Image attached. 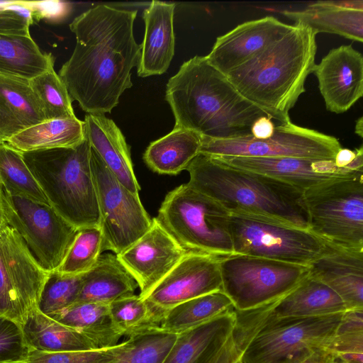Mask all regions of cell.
<instances>
[{
	"mask_svg": "<svg viewBox=\"0 0 363 363\" xmlns=\"http://www.w3.org/2000/svg\"><path fill=\"white\" fill-rule=\"evenodd\" d=\"M315 4L321 6L332 7L342 9H352L363 11L362 0L350 1H319L313 2Z\"/></svg>",
	"mask_w": 363,
	"mask_h": 363,
	"instance_id": "7dc6e473",
	"label": "cell"
},
{
	"mask_svg": "<svg viewBox=\"0 0 363 363\" xmlns=\"http://www.w3.org/2000/svg\"><path fill=\"white\" fill-rule=\"evenodd\" d=\"M0 179L3 190L8 194L49 204L22 153L7 143L0 144Z\"/></svg>",
	"mask_w": 363,
	"mask_h": 363,
	"instance_id": "e575fe53",
	"label": "cell"
},
{
	"mask_svg": "<svg viewBox=\"0 0 363 363\" xmlns=\"http://www.w3.org/2000/svg\"><path fill=\"white\" fill-rule=\"evenodd\" d=\"M313 72L332 113L346 112L363 96V57L351 45L330 50Z\"/></svg>",
	"mask_w": 363,
	"mask_h": 363,
	"instance_id": "d6986e66",
	"label": "cell"
},
{
	"mask_svg": "<svg viewBox=\"0 0 363 363\" xmlns=\"http://www.w3.org/2000/svg\"><path fill=\"white\" fill-rule=\"evenodd\" d=\"M165 99L175 126L202 136L230 139L252 135L253 123L269 112L243 96L206 56L184 62L166 86Z\"/></svg>",
	"mask_w": 363,
	"mask_h": 363,
	"instance_id": "7a4b0ae2",
	"label": "cell"
},
{
	"mask_svg": "<svg viewBox=\"0 0 363 363\" xmlns=\"http://www.w3.org/2000/svg\"><path fill=\"white\" fill-rule=\"evenodd\" d=\"M86 135L89 144L107 168L128 189L139 194L130 147L114 121L104 114H89L84 117Z\"/></svg>",
	"mask_w": 363,
	"mask_h": 363,
	"instance_id": "603a6c76",
	"label": "cell"
},
{
	"mask_svg": "<svg viewBox=\"0 0 363 363\" xmlns=\"http://www.w3.org/2000/svg\"><path fill=\"white\" fill-rule=\"evenodd\" d=\"M127 340L108 348L48 352L30 348L24 363H111L124 350Z\"/></svg>",
	"mask_w": 363,
	"mask_h": 363,
	"instance_id": "60d3db41",
	"label": "cell"
},
{
	"mask_svg": "<svg viewBox=\"0 0 363 363\" xmlns=\"http://www.w3.org/2000/svg\"><path fill=\"white\" fill-rule=\"evenodd\" d=\"M82 274H63L57 270L50 272L40 296L38 309L49 315L75 303L82 287Z\"/></svg>",
	"mask_w": 363,
	"mask_h": 363,
	"instance_id": "ab89813d",
	"label": "cell"
},
{
	"mask_svg": "<svg viewBox=\"0 0 363 363\" xmlns=\"http://www.w3.org/2000/svg\"><path fill=\"white\" fill-rule=\"evenodd\" d=\"M340 148L336 138L289 121L275 125L273 135L266 139H257L252 135L230 139L202 136L200 153L213 157L334 160Z\"/></svg>",
	"mask_w": 363,
	"mask_h": 363,
	"instance_id": "4fadbf2b",
	"label": "cell"
},
{
	"mask_svg": "<svg viewBox=\"0 0 363 363\" xmlns=\"http://www.w3.org/2000/svg\"><path fill=\"white\" fill-rule=\"evenodd\" d=\"M137 13L99 4L69 24L76 45L58 75L72 101L89 114L111 113L133 86L131 69L141 54L133 34Z\"/></svg>",
	"mask_w": 363,
	"mask_h": 363,
	"instance_id": "6da1fadb",
	"label": "cell"
},
{
	"mask_svg": "<svg viewBox=\"0 0 363 363\" xmlns=\"http://www.w3.org/2000/svg\"><path fill=\"white\" fill-rule=\"evenodd\" d=\"M29 350L22 326L0 315V363H24Z\"/></svg>",
	"mask_w": 363,
	"mask_h": 363,
	"instance_id": "b9f144b4",
	"label": "cell"
},
{
	"mask_svg": "<svg viewBox=\"0 0 363 363\" xmlns=\"http://www.w3.org/2000/svg\"><path fill=\"white\" fill-rule=\"evenodd\" d=\"M222 290L237 311L267 304L294 289L309 267L233 253L220 260Z\"/></svg>",
	"mask_w": 363,
	"mask_h": 363,
	"instance_id": "9c48e42d",
	"label": "cell"
},
{
	"mask_svg": "<svg viewBox=\"0 0 363 363\" xmlns=\"http://www.w3.org/2000/svg\"><path fill=\"white\" fill-rule=\"evenodd\" d=\"M326 363H346L339 358L330 354Z\"/></svg>",
	"mask_w": 363,
	"mask_h": 363,
	"instance_id": "f907efd6",
	"label": "cell"
},
{
	"mask_svg": "<svg viewBox=\"0 0 363 363\" xmlns=\"http://www.w3.org/2000/svg\"><path fill=\"white\" fill-rule=\"evenodd\" d=\"M325 242V252L308 265L309 274L334 291L348 310L363 309V250Z\"/></svg>",
	"mask_w": 363,
	"mask_h": 363,
	"instance_id": "44dd1931",
	"label": "cell"
},
{
	"mask_svg": "<svg viewBox=\"0 0 363 363\" xmlns=\"http://www.w3.org/2000/svg\"><path fill=\"white\" fill-rule=\"evenodd\" d=\"M187 183L229 213L248 214L308 230L303 192L272 177L229 167L200 153L186 168Z\"/></svg>",
	"mask_w": 363,
	"mask_h": 363,
	"instance_id": "277c9868",
	"label": "cell"
},
{
	"mask_svg": "<svg viewBox=\"0 0 363 363\" xmlns=\"http://www.w3.org/2000/svg\"><path fill=\"white\" fill-rule=\"evenodd\" d=\"M91 166L100 212L102 250L118 255L150 229L152 219L139 194L123 186L91 147Z\"/></svg>",
	"mask_w": 363,
	"mask_h": 363,
	"instance_id": "7c38bea8",
	"label": "cell"
},
{
	"mask_svg": "<svg viewBox=\"0 0 363 363\" xmlns=\"http://www.w3.org/2000/svg\"><path fill=\"white\" fill-rule=\"evenodd\" d=\"M2 188H3V186H2V184H1V179H0V189H1Z\"/></svg>",
	"mask_w": 363,
	"mask_h": 363,
	"instance_id": "816d5d0a",
	"label": "cell"
},
{
	"mask_svg": "<svg viewBox=\"0 0 363 363\" xmlns=\"http://www.w3.org/2000/svg\"><path fill=\"white\" fill-rule=\"evenodd\" d=\"M282 13L296 23H302L316 34L328 33L350 40L363 41V11L321 6L314 3L301 10H284Z\"/></svg>",
	"mask_w": 363,
	"mask_h": 363,
	"instance_id": "1f68e13d",
	"label": "cell"
},
{
	"mask_svg": "<svg viewBox=\"0 0 363 363\" xmlns=\"http://www.w3.org/2000/svg\"><path fill=\"white\" fill-rule=\"evenodd\" d=\"M86 139L85 123L74 118L46 120L11 137L7 144L21 152L74 147Z\"/></svg>",
	"mask_w": 363,
	"mask_h": 363,
	"instance_id": "f1b7e54d",
	"label": "cell"
},
{
	"mask_svg": "<svg viewBox=\"0 0 363 363\" xmlns=\"http://www.w3.org/2000/svg\"><path fill=\"white\" fill-rule=\"evenodd\" d=\"M186 252L154 218L150 229L117 257L145 298Z\"/></svg>",
	"mask_w": 363,
	"mask_h": 363,
	"instance_id": "e0dca14e",
	"label": "cell"
},
{
	"mask_svg": "<svg viewBox=\"0 0 363 363\" xmlns=\"http://www.w3.org/2000/svg\"><path fill=\"white\" fill-rule=\"evenodd\" d=\"M326 350L346 363H363V309L343 313Z\"/></svg>",
	"mask_w": 363,
	"mask_h": 363,
	"instance_id": "8d00e7d4",
	"label": "cell"
},
{
	"mask_svg": "<svg viewBox=\"0 0 363 363\" xmlns=\"http://www.w3.org/2000/svg\"><path fill=\"white\" fill-rule=\"evenodd\" d=\"M29 83L41 104L47 120L76 117L72 99L54 66L29 80Z\"/></svg>",
	"mask_w": 363,
	"mask_h": 363,
	"instance_id": "d590c367",
	"label": "cell"
},
{
	"mask_svg": "<svg viewBox=\"0 0 363 363\" xmlns=\"http://www.w3.org/2000/svg\"><path fill=\"white\" fill-rule=\"evenodd\" d=\"M355 133L360 138L363 137V118L361 116L356 121Z\"/></svg>",
	"mask_w": 363,
	"mask_h": 363,
	"instance_id": "681fc988",
	"label": "cell"
},
{
	"mask_svg": "<svg viewBox=\"0 0 363 363\" xmlns=\"http://www.w3.org/2000/svg\"><path fill=\"white\" fill-rule=\"evenodd\" d=\"M46 120L29 80L0 75V144Z\"/></svg>",
	"mask_w": 363,
	"mask_h": 363,
	"instance_id": "cb8c5ba5",
	"label": "cell"
},
{
	"mask_svg": "<svg viewBox=\"0 0 363 363\" xmlns=\"http://www.w3.org/2000/svg\"><path fill=\"white\" fill-rule=\"evenodd\" d=\"M234 309L231 300L223 291H214L170 308L157 329L179 335Z\"/></svg>",
	"mask_w": 363,
	"mask_h": 363,
	"instance_id": "d6a6232c",
	"label": "cell"
},
{
	"mask_svg": "<svg viewBox=\"0 0 363 363\" xmlns=\"http://www.w3.org/2000/svg\"><path fill=\"white\" fill-rule=\"evenodd\" d=\"M48 316L82 333L97 349L113 347L122 337L113 324L108 304L75 302Z\"/></svg>",
	"mask_w": 363,
	"mask_h": 363,
	"instance_id": "f546056e",
	"label": "cell"
},
{
	"mask_svg": "<svg viewBox=\"0 0 363 363\" xmlns=\"http://www.w3.org/2000/svg\"><path fill=\"white\" fill-rule=\"evenodd\" d=\"M234 311L177 335L162 363H211L232 333Z\"/></svg>",
	"mask_w": 363,
	"mask_h": 363,
	"instance_id": "d4e9b609",
	"label": "cell"
},
{
	"mask_svg": "<svg viewBox=\"0 0 363 363\" xmlns=\"http://www.w3.org/2000/svg\"><path fill=\"white\" fill-rule=\"evenodd\" d=\"M49 204L77 228L100 227L86 138L77 147L21 152Z\"/></svg>",
	"mask_w": 363,
	"mask_h": 363,
	"instance_id": "5b68a950",
	"label": "cell"
},
{
	"mask_svg": "<svg viewBox=\"0 0 363 363\" xmlns=\"http://www.w3.org/2000/svg\"><path fill=\"white\" fill-rule=\"evenodd\" d=\"M34 23L31 10L23 1L0 9V34L29 36L30 26Z\"/></svg>",
	"mask_w": 363,
	"mask_h": 363,
	"instance_id": "7bdbcfd3",
	"label": "cell"
},
{
	"mask_svg": "<svg viewBox=\"0 0 363 363\" xmlns=\"http://www.w3.org/2000/svg\"><path fill=\"white\" fill-rule=\"evenodd\" d=\"M291 27L273 16L246 21L218 37L206 60L225 75L262 52Z\"/></svg>",
	"mask_w": 363,
	"mask_h": 363,
	"instance_id": "ffe728a7",
	"label": "cell"
},
{
	"mask_svg": "<svg viewBox=\"0 0 363 363\" xmlns=\"http://www.w3.org/2000/svg\"><path fill=\"white\" fill-rule=\"evenodd\" d=\"M343 313L265 322L234 337L241 363H283L305 350L325 349Z\"/></svg>",
	"mask_w": 363,
	"mask_h": 363,
	"instance_id": "ba28073f",
	"label": "cell"
},
{
	"mask_svg": "<svg viewBox=\"0 0 363 363\" xmlns=\"http://www.w3.org/2000/svg\"><path fill=\"white\" fill-rule=\"evenodd\" d=\"M138 285L117 257L111 253L101 254L97 262L82 274V284L76 302L109 305L135 294Z\"/></svg>",
	"mask_w": 363,
	"mask_h": 363,
	"instance_id": "484cf974",
	"label": "cell"
},
{
	"mask_svg": "<svg viewBox=\"0 0 363 363\" xmlns=\"http://www.w3.org/2000/svg\"><path fill=\"white\" fill-rule=\"evenodd\" d=\"M3 9V8H2Z\"/></svg>",
	"mask_w": 363,
	"mask_h": 363,
	"instance_id": "db71d44e",
	"label": "cell"
},
{
	"mask_svg": "<svg viewBox=\"0 0 363 363\" xmlns=\"http://www.w3.org/2000/svg\"><path fill=\"white\" fill-rule=\"evenodd\" d=\"M229 229L236 254L308 266L326 247L309 230L248 214L230 213Z\"/></svg>",
	"mask_w": 363,
	"mask_h": 363,
	"instance_id": "30bf717a",
	"label": "cell"
},
{
	"mask_svg": "<svg viewBox=\"0 0 363 363\" xmlns=\"http://www.w3.org/2000/svg\"><path fill=\"white\" fill-rule=\"evenodd\" d=\"M223 257L187 252L144 298L166 312L190 299L222 290L220 260Z\"/></svg>",
	"mask_w": 363,
	"mask_h": 363,
	"instance_id": "2e32d148",
	"label": "cell"
},
{
	"mask_svg": "<svg viewBox=\"0 0 363 363\" xmlns=\"http://www.w3.org/2000/svg\"><path fill=\"white\" fill-rule=\"evenodd\" d=\"M52 66V54L43 52L30 35L0 34V75L30 80Z\"/></svg>",
	"mask_w": 363,
	"mask_h": 363,
	"instance_id": "4dcf8cb0",
	"label": "cell"
},
{
	"mask_svg": "<svg viewBox=\"0 0 363 363\" xmlns=\"http://www.w3.org/2000/svg\"><path fill=\"white\" fill-rule=\"evenodd\" d=\"M48 274L15 230L0 231V315L22 326L38 307Z\"/></svg>",
	"mask_w": 363,
	"mask_h": 363,
	"instance_id": "5bb4252c",
	"label": "cell"
},
{
	"mask_svg": "<svg viewBox=\"0 0 363 363\" xmlns=\"http://www.w3.org/2000/svg\"><path fill=\"white\" fill-rule=\"evenodd\" d=\"M236 363H241V362H240V360H238Z\"/></svg>",
	"mask_w": 363,
	"mask_h": 363,
	"instance_id": "f5cc1de1",
	"label": "cell"
},
{
	"mask_svg": "<svg viewBox=\"0 0 363 363\" xmlns=\"http://www.w3.org/2000/svg\"><path fill=\"white\" fill-rule=\"evenodd\" d=\"M30 348L58 352L97 350L86 336L43 313L38 307L30 310L22 325Z\"/></svg>",
	"mask_w": 363,
	"mask_h": 363,
	"instance_id": "83f0119b",
	"label": "cell"
},
{
	"mask_svg": "<svg viewBox=\"0 0 363 363\" xmlns=\"http://www.w3.org/2000/svg\"><path fill=\"white\" fill-rule=\"evenodd\" d=\"M274 128L275 125L272 118L262 116L253 123L251 127V133L257 139H266L273 135Z\"/></svg>",
	"mask_w": 363,
	"mask_h": 363,
	"instance_id": "bcb514c9",
	"label": "cell"
},
{
	"mask_svg": "<svg viewBox=\"0 0 363 363\" xmlns=\"http://www.w3.org/2000/svg\"><path fill=\"white\" fill-rule=\"evenodd\" d=\"M8 225L21 237L48 273L57 270L79 230L50 205L11 196L2 188Z\"/></svg>",
	"mask_w": 363,
	"mask_h": 363,
	"instance_id": "8fae6325",
	"label": "cell"
},
{
	"mask_svg": "<svg viewBox=\"0 0 363 363\" xmlns=\"http://www.w3.org/2000/svg\"><path fill=\"white\" fill-rule=\"evenodd\" d=\"M177 337L157 328L130 337L122 353L111 363H162Z\"/></svg>",
	"mask_w": 363,
	"mask_h": 363,
	"instance_id": "74e56055",
	"label": "cell"
},
{
	"mask_svg": "<svg viewBox=\"0 0 363 363\" xmlns=\"http://www.w3.org/2000/svg\"><path fill=\"white\" fill-rule=\"evenodd\" d=\"M23 3L31 10L34 21L43 20L50 23L64 21L72 10V4L65 1H23Z\"/></svg>",
	"mask_w": 363,
	"mask_h": 363,
	"instance_id": "ee69618b",
	"label": "cell"
},
{
	"mask_svg": "<svg viewBox=\"0 0 363 363\" xmlns=\"http://www.w3.org/2000/svg\"><path fill=\"white\" fill-rule=\"evenodd\" d=\"M213 157L229 167L280 180L302 192L329 181L363 175V172H355L338 167L335 159L242 156Z\"/></svg>",
	"mask_w": 363,
	"mask_h": 363,
	"instance_id": "ac0fdd59",
	"label": "cell"
},
{
	"mask_svg": "<svg viewBox=\"0 0 363 363\" xmlns=\"http://www.w3.org/2000/svg\"><path fill=\"white\" fill-rule=\"evenodd\" d=\"M102 244L100 227L79 229L57 271L67 274H82L87 272L102 254Z\"/></svg>",
	"mask_w": 363,
	"mask_h": 363,
	"instance_id": "f35d334b",
	"label": "cell"
},
{
	"mask_svg": "<svg viewBox=\"0 0 363 363\" xmlns=\"http://www.w3.org/2000/svg\"><path fill=\"white\" fill-rule=\"evenodd\" d=\"M7 226H8V223H7V220L6 218L4 206H3L2 189H0V231L3 230Z\"/></svg>",
	"mask_w": 363,
	"mask_h": 363,
	"instance_id": "c3c4849f",
	"label": "cell"
},
{
	"mask_svg": "<svg viewBox=\"0 0 363 363\" xmlns=\"http://www.w3.org/2000/svg\"><path fill=\"white\" fill-rule=\"evenodd\" d=\"M347 311L346 304L334 291L308 274L294 289L274 301L247 311L235 309L232 335H243L272 320L315 317Z\"/></svg>",
	"mask_w": 363,
	"mask_h": 363,
	"instance_id": "9a60e30c",
	"label": "cell"
},
{
	"mask_svg": "<svg viewBox=\"0 0 363 363\" xmlns=\"http://www.w3.org/2000/svg\"><path fill=\"white\" fill-rule=\"evenodd\" d=\"M229 215L186 183L167 194L155 218L186 252L224 257L234 253Z\"/></svg>",
	"mask_w": 363,
	"mask_h": 363,
	"instance_id": "8992f818",
	"label": "cell"
},
{
	"mask_svg": "<svg viewBox=\"0 0 363 363\" xmlns=\"http://www.w3.org/2000/svg\"><path fill=\"white\" fill-rule=\"evenodd\" d=\"M329 356L325 349H312L299 352L283 363H326Z\"/></svg>",
	"mask_w": 363,
	"mask_h": 363,
	"instance_id": "f6af8a7d",
	"label": "cell"
},
{
	"mask_svg": "<svg viewBox=\"0 0 363 363\" xmlns=\"http://www.w3.org/2000/svg\"><path fill=\"white\" fill-rule=\"evenodd\" d=\"M201 144V134L174 125L170 133L148 145L143 159L153 172L177 175L200 154Z\"/></svg>",
	"mask_w": 363,
	"mask_h": 363,
	"instance_id": "4316f807",
	"label": "cell"
},
{
	"mask_svg": "<svg viewBox=\"0 0 363 363\" xmlns=\"http://www.w3.org/2000/svg\"><path fill=\"white\" fill-rule=\"evenodd\" d=\"M308 230L324 241L363 250V175L329 181L303 192Z\"/></svg>",
	"mask_w": 363,
	"mask_h": 363,
	"instance_id": "52a82bcc",
	"label": "cell"
},
{
	"mask_svg": "<svg viewBox=\"0 0 363 363\" xmlns=\"http://www.w3.org/2000/svg\"><path fill=\"white\" fill-rule=\"evenodd\" d=\"M175 4L152 1L144 11L145 34L137 73L147 77L164 74L174 55Z\"/></svg>",
	"mask_w": 363,
	"mask_h": 363,
	"instance_id": "7402d4cb",
	"label": "cell"
},
{
	"mask_svg": "<svg viewBox=\"0 0 363 363\" xmlns=\"http://www.w3.org/2000/svg\"><path fill=\"white\" fill-rule=\"evenodd\" d=\"M109 310L116 330L128 338L158 328L164 317V313L135 294L112 302Z\"/></svg>",
	"mask_w": 363,
	"mask_h": 363,
	"instance_id": "836d02e7",
	"label": "cell"
},
{
	"mask_svg": "<svg viewBox=\"0 0 363 363\" xmlns=\"http://www.w3.org/2000/svg\"><path fill=\"white\" fill-rule=\"evenodd\" d=\"M316 33L295 23L277 40L225 76L247 99L273 115L279 123L291 121L289 111L305 92L313 72Z\"/></svg>",
	"mask_w": 363,
	"mask_h": 363,
	"instance_id": "3957f363",
	"label": "cell"
}]
</instances>
